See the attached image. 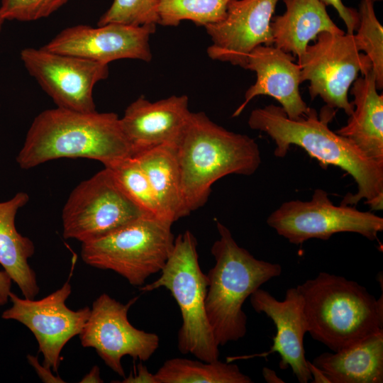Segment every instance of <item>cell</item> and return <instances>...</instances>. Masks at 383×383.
<instances>
[{
	"mask_svg": "<svg viewBox=\"0 0 383 383\" xmlns=\"http://www.w3.org/2000/svg\"><path fill=\"white\" fill-rule=\"evenodd\" d=\"M334 115V109L326 105L319 114L309 107L303 116L291 119L280 106L270 104L252 110L248 124L274 140L277 157H284L290 146L295 145L323 167L336 166L350 174L357 191L348 194L341 204L355 205L364 199L372 210H382L383 164L368 158L348 139L331 131L328 123Z\"/></svg>",
	"mask_w": 383,
	"mask_h": 383,
	"instance_id": "cell-1",
	"label": "cell"
},
{
	"mask_svg": "<svg viewBox=\"0 0 383 383\" xmlns=\"http://www.w3.org/2000/svg\"><path fill=\"white\" fill-rule=\"evenodd\" d=\"M131 156L132 148L116 113L56 107L34 118L16 162L28 170L52 160L82 157L106 167Z\"/></svg>",
	"mask_w": 383,
	"mask_h": 383,
	"instance_id": "cell-2",
	"label": "cell"
},
{
	"mask_svg": "<svg viewBox=\"0 0 383 383\" xmlns=\"http://www.w3.org/2000/svg\"><path fill=\"white\" fill-rule=\"evenodd\" d=\"M174 145L186 216L204 206L219 179L252 175L261 164L253 138L228 131L202 111L190 113Z\"/></svg>",
	"mask_w": 383,
	"mask_h": 383,
	"instance_id": "cell-3",
	"label": "cell"
},
{
	"mask_svg": "<svg viewBox=\"0 0 383 383\" xmlns=\"http://www.w3.org/2000/svg\"><path fill=\"white\" fill-rule=\"evenodd\" d=\"M219 238L211 248L215 265L206 274L205 309L218 346L243 338L247 316L245 300L269 280L282 273L277 263L258 260L239 246L230 230L216 222Z\"/></svg>",
	"mask_w": 383,
	"mask_h": 383,
	"instance_id": "cell-4",
	"label": "cell"
},
{
	"mask_svg": "<svg viewBox=\"0 0 383 383\" xmlns=\"http://www.w3.org/2000/svg\"><path fill=\"white\" fill-rule=\"evenodd\" d=\"M308 331L332 351L383 331V296L359 283L325 272L297 287Z\"/></svg>",
	"mask_w": 383,
	"mask_h": 383,
	"instance_id": "cell-5",
	"label": "cell"
},
{
	"mask_svg": "<svg viewBox=\"0 0 383 383\" xmlns=\"http://www.w3.org/2000/svg\"><path fill=\"white\" fill-rule=\"evenodd\" d=\"M197 240L190 231L179 234L160 277L143 284V292L165 287L170 292L180 309L182 324L177 347L182 354L211 362L218 360L219 349L209 323L206 309L208 278L199 262Z\"/></svg>",
	"mask_w": 383,
	"mask_h": 383,
	"instance_id": "cell-6",
	"label": "cell"
},
{
	"mask_svg": "<svg viewBox=\"0 0 383 383\" xmlns=\"http://www.w3.org/2000/svg\"><path fill=\"white\" fill-rule=\"evenodd\" d=\"M172 225L144 215L82 243L81 257L93 267L116 272L131 285H143L150 275L160 272L172 251L175 237Z\"/></svg>",
	"mask_w": 383,
	"mask_h": 383,
	"instance_id": "cell-7",
	"label": "cell"
},
{
	"mask_svg": "<svg viewBox=\"0 0 383 383\" xmlns=\"http://www.w3.org/2000/svg\"><path fill=\"white\" fill-rule=\"evenodd\" d=\"M146 215L104 167L71 192L62 210L63 236L82 243L105 235Z\"/></svg>",
	"mask_w": 383,
	"mask_h": 383,
	"instance_id": "cell-8",
	"label": "cell"
},
{
	"mask_svg": "<svg viewBox=\"0 0 383 383\" xmlns=\"http://www.w3.org/2000/svg\"><path fill=\"white\" fill-rule=\"evenodd\" d=\"M297 59L301 82H309L311 99L320 96L327 106L350 116L354 107L348 99L350 88L359 74L372 69L369 57L357 50L354 33H321Z\"/></svg>",
	"mask_w": 383,
	"mask_h": 383,
	"instance_id": "cell-9",
	"label": "cell"
},
{
	"mask_svg": "<svg viewBox=\"0 0 383 383\" xmlns=\"http://www.w3.org/2000/svg\"><path fill=\"white\" fill-rule=\"evenodd\" d=\"M267 223L294 245L313 238L328 240L335 233L345 232L374 240L383 231L382 217L350 205L336 206L321 189L314 191L309 201L282 203L268 216Z\"/></svg>",
	"mask_w": 383,
	"mask_h": 383,
	"instance_id": "cell-10",
	"label": "cell"
},
{
	"mask_svg": "<svg viewBox=\"0 0 383 383\" xmlns=\"http://www.w3.org/2000/svg\"><path fill=\"white\" fill-rule=\"evenodd\" d=\"M138 299L123 304L107 294H101L93 302L89 317L79 333L83 347L95 349L109 367L124 377L121 364L124 356L146 361L160 345L158 335L138 329L128 321V310Z\"/></svg>",
	"mask_w": 383,
	"mask_h": 383,
	"instance_id": "cell-11",
	"label": "cell"
},
{
	"mask_svg": "<svg viewBox=\"0 0 383 383\" xmlns=\"http://www.w3.org/2000/svg\"><path fill=\"white\" fill-rule=\"evenodd\" d=\"M20 56L30 75L57 107L83 113L96 111L93 89L98 82L108 77L107 64L43 47L24 48Z\"/></svg>",
	"mask_w": 383,
	"mask_h": 383,
	"instance_id": "cell-12",
	"label": "cell"
},
{
	"mask_svg": "<svg viewBox=\"0 0 383 383\" xmlns=\"http://www.w3.org/2000/svg\"><path fill=\"white\" fill-rule=\"evenodd\" d=\"M71 292L69 279L61 288L37 301L21 299L11 291L9 298L12 306L1 315L4 319L20 322L33 333L43 355V365L55 372L60 366L62 350L79 335L90 315L88 306L77 311L67 306Z\"/></svg>",
	"mask_w": 383,
	"mask_h": 383,
	"instance_id": "cell-13",
	"label": "cell"
},
{
	"mask_svg": "<svg viewBox=\"0 0 383 383\" xmlns=\"http://www.w3.org/2000/svg\"><path fill=\"white\" fill-rule=\"evenodd\" d=\"M156 26L111 23L94 28L77 25L62 30L43 48L107 65L121 59L150 62L152 53L149 39Z\"/></svg>",
	"mask_w": 383,
	"mask_h": 383,
	"instance_id": "cell-14",
	"label": "cell"
},
{
	"mask_svg": "<svg viewBox=\"0 0 383 383\" xmlns=\"http://www.w3.org/2000/svg\"><path fill=\"white\" fill-rule=\"evenodd\" d=\"M279 1L231 0L225 18L205 26L212 41L209 57L245 69L254 48L273 45L270 23Z\"/></svg>",
	"mask_w": 383,
	"mask_h": 383,
	"instance_id": "cell-15",
	"label": "cell"
},
{
	"mask_svg": "<svg viewBox=\"0 0 383 383\" xmlns=\"http://www.w3.org/2000/svg\"><path fill=\"white\" fill-rule=\"evenodd\" d=\"M252 309L269 317L277 328L276 335L270 350L262 354L227 357L226 362L254 357H265L277 353L280 356L279 366L285 370L288 367L300 383L312 379L305 356L304 337L307 333V322L304 313V299L298 288L287 290L283 300H278L270 292L261 288L250 296Z\"/></svg>",
	"mask_w": 383,
	"mask_h": 383,
	"instance_id": "cell-16",
	"label": "cell"
},
{
	"mask_svg": "<svg viewBox=\"0 0 383 383\" xmlns=\"http://www.w3.org/2000/svg\"><path fill=\"white\" fill-rule=\"evenodd\" d=\"M295 57L274 45H261L248 55L245 70L255 72L256 81L245 91L243 102L233 117L238 116L255 97L267 95L277 100L291 119L303 116L309 107L299 91L301 70Z\"/></svg>",
	"mask_w": 383,
	"mask_h": 383,
	"instance_id": "cell-17",
	"label": "cell"
},
{
	"mask_svg": "<svg viewBox=\"0 0 383 383\" xmlns=\"http://www.w3.org/2000/svg\"><path fill=\"white\" fill-rule=\"evenodd\" d=\"M188 104L186 95H173L155 102L140 96L132 102L120 122L133 155L163 144L175 143L191 113Z\"/></svg>",
	"mask_w": 383,
	"mask_h": 383,
	"instance_id": "cell-18",
	"label": "cell"
},
{
	"mask_svg": "<svg viewBox=\"0 0 383 383\" xmlns=\"http://www.w3.org/2000/svg\"><path fill=\"white\" fill-rule=\"evenodd\" d=\"M350 89L354 109L346 125L335 132L383 164V94L377 92L372 69L360 74Z\"/></svg>",
	"mask_w": 383,
	"mask_h": 383,
	"instance_id": "cell-19",
	"label": "cell"
},
{
	"mask_svg": "<svg viewBox=\"0 0 383 383\" xmlns=\"http://www.w3.org/2000/svg\"><path fill=\"white\" fill-rule=\"evenodd\" d=\"M282 1L284 13L273 16L270 23L273 45L282 51L298 58L319 33H345L333 21L320 0Z\"/></svg>",
	"mask_w": 383,
	"mask_h": 383,
	"instance_id": "cell-20",
	"label": "cell"
},
{
	"mask_svg": "<svg viewBox=\"0 0 383 383\" xmlns=\"http://www.w3.org/2000/svg\"><path fill=\"white\" fill-rule=\"evenodd\" d=\"M312 363L330 383H382L383 331L334 353H323Z\"/></svg>",
	"mask_w": 383,
	"mask_h": 383,
	"instance_id": "cell-21",
	"label": "cell"
},
{
	"mask_svg": "<svg viewBox=\"0 0 383 383\" xmlns=\"http://www.w3.org/2000/svg\"><path fill=\"white\" fill-rule=\"evenodd\" d=\"M27 193L19 192L0 202V265L21 289L25 298L34 299L39 292L36 275L28 264L35 252L33 243L16 229L18 211L28 201Z\"/></svg>",
	"mask_w": 383,
	"mask_h": 383,
	"instance_id": "cell-22",
	"label": "cell"
},
{
	"mask_svg": "<svg viewBox=\"0 0 383 383\" xmlns=\"http://www.w3.org/2000/svg\"><path fill=\"white\" fill-rule=\"evenodd\" d=\"M146 174L164 221L186 216L174 143L158 145L133 155Z\"/></svg>",
	"mask_w": 383,
	"mask_h": 383,
	"instance_id": "cell-23",
	"label": "cell"
},
{
	"mask_svg": "<svg viewBox=\"0 0 383 383\" xmlns=\"http://www.w3.org/2000/svg\"><path fill=\"white\" fill-rule=\"evenodd\" d=\"M158 383H252L232 362H211L174 357L167 360L155 374Z\"/></svg>",
	"mask_w": 383,
	"mask_h": 383,
	"instance_id": "cell-24",
	"label": "cell"
},
{
	"mask_svg": "<svg viewBox=\"0 0 383 383\" xmlns=\"http://www.w3.org/2000/svg\"><path fill=\"white\" fill-rule=\"evenodd\" d=\"M231 0H159L160 25L177 26L189 20L206 26L222 21Z\"/></svg>",
	"mask_w": 383,
	"mask_h": 383,
	"instance_id": "cell-25",
	"label": "cell"
},
{
	"mask_svg": "<svg viewBox=\"0 0 383 383\" xmlns=\"http://www.w3.org/2000/svg\"><path fill=\"white\" fill-rule=\"evenodd\" d=\"M374 0H361L359 23L354 34L355 45L370 60L377 90L383 88V26L374 11Z\"/></svg>",
	"mask_w": 383,
	"mask_h": 383,
	"instance_id": "cell-26",
	"label": "cell"
},
{
	"mask_svg": "<svg viewBox=\"0 0 383 383\" xmlns=\"http://www.w3.org/2000/svg\"><path fill=\"white\" fill-rule=\"evenodd\" d=\"M106 167L112 171L125 192L146 215L163 220L148 177L134 157L122 159Z\"/></svg>",
	"mask_w": 383,
	"mask_h": 383,
	"instance_id": "cell-27",
	"label": "cell"
},
{
	"mask_svg": "<svg viewBox=\"0 0 383 383\" xmlns=\"http://www.w3.org/2000/svg\"><path fill=\"white\" fill-rule=\"evenodd\" d=\"M159 0H113L97 26L116 23L132 26L158 24Z\"/></svg>",
	"mask_w": 383,
	"mask_h": 383,
	"instance_id": "cell-28",
	"label": "cell"
},
{
	"mask_svg": "<svg viewBox=\"0 0 383 383\" xmlns=\"http://www.w3.org/2000/svg\"><path fill=\"white\" fill-rule=\"evenodd\" d=\"M68 0H1L0 14L6 21H33L47 18Z\"/></svg>",
	"mask_w": 383,
	"mask_h": 383,
	"instance_id": "cell-29",
	"label": "cell"
},
{
	"mask_svg": "<svg viewBox=\"0 0 383 383\" xmlns=\"http://www.w3.org/2000/svg\"><path fill=\"white\" fill-rule=\"evenodd\" d=\"M326 6H332L346 26V32L353 34L359 23L357 10L345 6L342 0H320Z\"/></svg>",
	"mask_w": 383,
	"mask_h": 383,
	"instance_id": "cell-30",
	"label": "cell"
},
{
	"mask_svg": "<svg viewBox=\"0 0 383 383\" xmlns=\"http://www.w3.org/2000/svg\"><path fill=\"white\" fill-rule=\"evenodd\" d=\"M27 359L29 364L33 367L40 379L45 383H64L65 381L58 375H54L50 368L41 365L37 357L28 355Z\"/></svg>",
	"mask_w": 383,
	"mask_h": 383,
	"instance_id": "cell-31",
	"label": "cell"
},
{
	"mask_svg": "<svg viewBox=\"0 0 383 383\" xmlns=\"http://www.w3.org/2000/svg\"><path fill=\"white\" fill-rule=\"evenodd\" d=\"M123 383H158L155 376L149 372L147 367L140 363L136 371L124 377Z\"/></svg>",
	"mask_w": 383,
	"mask_h": 383,
	"instance_id": "cell-32",
	"label": "cell"
},
{
	"mask_svg": "<svg viewBox=\"0 0 383 383\" xmlns=\"http://www.w3.org/2000/svg\"><path fill=\"white\" fill-rule=\"evenodd\" d=\"M12 280L4 270L0 271V306L6 304L11 292Z\"/></svg>",
	"mask_w": 383,
	"mask_h": 383,
	"instance_id": "cell-33",
	"label": "cell"
},
{
	"mask_svg": "<svg viewBox=\"0 0 383 383\" xmlns=\"http://www.w3.org/2000/svg\"><path fill=\"white\" fill-rule=\"evenodd\" d=\"M308 367L311 373L313 383H330L322 371L308 360Z\"/></svg>",
	"mask_w": 383,
	"mask_h": 383,
	"instance_id": "cell-34",
	"label": "cell"
},
{
	"mask_svg": "<svg viewBox=\"0 0 383 383\" xmlns=\"http://www.w3.org/2000/svg\"><path fill=\"white\" fill-rule=\"evenodd\" d=\"M81 383H101L104 382L100 376V369L94 365L91 370L81 379Z\"/></svg>",
	"mask_w": 383,
	"mask_h": 383,
	"instance_id": "cell-35",
	"label": "cell"
},
{
	"mask_svg": "<svg viewBox=\"0 0 383 383\" xmlns=\"http://www.w3.org/2000/svg\"><path fill=\"white\" fill-rule=\"evenodd\" d=\"M262 375L265 380L268 383H283L284 381L279 377L275 371L268 367L262 369Z\"/></svg>",
	"mask_w": 383,
	"mask_h": 383,
	"instance_id": "cell-36",
	"label": "cell"
},
{
	"mask_svg": "<svg viewBox=\"0 0 383 383\" xmlns=\"http://www.w3.org/2000/svg\"><path fill=\"white\" fill-rule=\"evenodd\" d=\"M5 20L1 17V14H0V31L2 29V26L4 23Z\"/></svg>",
	"mask_w": 383,
	"mask_h": 383,
	"instance_id": "cell-37",
	"label": "cell"
},
{
	"mask_svg": "<svg viewBox=\"0 0 383 383\" xmlns=\"http://www.w3.org/2000/svg\"><path fill=\"white\" fill-rule=\"evenodd\" d=\"M374 1H382V0H374Z\"/></svg>",
	"mask_w": 383,
	"mask_h": 383,
	"instance_id": "cell-38",
	"label": "cell"
}]
</instances>
